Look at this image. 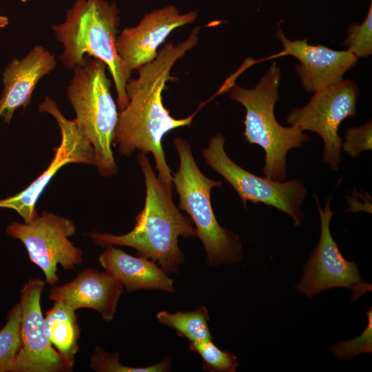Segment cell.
Instances as JSON below:
<instances>
[{"instance_id":"obj_1","label":"cell","mask_w":372,"mask_h":372,"mask_svg":"<svg viewBox=\"0 0 372 372\" xmlns=\"http://www.w3.org/2000/svg\"><path fill=\"white\" fill-rule=\"evenodd\" d=\"M199 32V27L194 28L185 41L165 44L153 61L138 69L137 78H130L126 84L128 104L118 114L112 140V145L121 155L129 157L136 150L151 153L158 177L169 187L173 186L172 174L162 139L174 129L191 125L196 113L174 118L163 104L162 92L171 79L174 63L197 45Z\"/></svg>"},{"instance_id":"obj_2","label":"cell","mask_w":372,"mask_h":372,"mask_svg":"<svg viewBox=\"0 0 372 372\" xmlns=\"http://www.w3.org/2000/svg\"><path fill=\"white\" fill-rule=\"evenodd\" d=\"M138 162L145 177L146 195L144 207L136 218L134 229L123 235L92 231L89 236L101 247L134 248L138 256L158 262L165 272H176L184 260L178 238L196 236V228L191 218L183 215L174 203L173 187L160 180L147 154L140 152Z\"/></svg>"},{"instance_id":"obj_3","label":"cell","mask_w":372,"mask_h":372,"mask_svg":"<svg viewBox=\"0 0 372 372\" xmlns=\"http://www.w3.org/2000/svg\"><path fill=\"white\" fill-rule=\"evenodd\" d=\"M119 10L115 2L107 0H76L65 20L53 24L52 31L63 46L62 64L72 70L82 64L87 56L105 63L114 80L117 105L122 111L128 104L126 84L131 72L116 48Z\"/></svg>"},{"instance_id":"obj_4","label":"cell","mask_w":372,"mask_h":372,"mask_svg":"<svg viewBox=\"0 0 372 372\" xmlns=\"http://www.w3.org/2000/svg\"><path fill=\"white\" fill-rule=\"evenodd\" d=\"M280 76V68L273 63L254 88L246 90L235 83L229 87L230 99L246 110V140L264 149L263 174L276 181H283L287 176L286 157L289 150L301 148L303 143L310 141L307 134L296 127L282 126L275 117Z\"/></svg>"},{"instance_id":"obj_5","label":"cell","mask_w":372,"mask_h":372,"mask_svg":"<svg viewBox=\"0 0 372 372\" xmlns=\"http://www.w3.org/2000/svg\"><path fill=\"white\" fill-rule=\"evenodd\" d=\"M173 143L179 156L178 169L172 175L179 196L178 209L185 211L195 225L207 264L216 267L240 261V237L218 223L211 203V190L221 187L222 181L210 179L201 172L186 140L176 137Z\"/></svg>"},{"instance_id":"obj_6","label":"cell","mask_w":372,"mask_h":372,"mask_svg":"<svg viewBox=\"0 0 372 372\" xmlns=\"http://www.w3.org/2000/svg\"><path fill=\"white\" fill-rule=\"evenodd\" d=\"M106 68L102 61L87 56L82 64L72 69L67 96L76 113L74 119L94 147L95 166L102 176L109 177L118 172L112 145L119 113Z\"/></svg>"},{"instance_id":"obj_7","label":"cell","mask_w":372,"mask_h":372,"mask_svg":"<svg viewBox=\"0 0 372 372\" xmlns=\"http://www.w3.org/2000/svg\"><path fill=\"white\" fill-rule=\"evenodd\" d=\"M225 142L221 134H215L203 149V155L207 164L235 189L245 208L247 201L272 206L291 216L294 226L300 225L304 219L300 206L307 194L302 181H276L250 173L228 156Z\"/></svg>"},{"instance_id":"obj_8","label":"cell","mask_w":372,"mask_h":372,"mask_svg":"<svg viewBox=\"0 0 372 372\" xmlns=\"http://www.w3.org/2000/svg\"><path fill=\"white\" fill-rule=\"evenodd\" d=\"M6 231L25 246L29 258L43 272L45 282L53 286L59 280L57 267L76 270L83 261V251L69 239L76 233L68 218L43 211L29 223L12 222Z\"/></svg>"},{"instance_id":"obj_9","label":"cell","mask_w":372,"mask_h":372,"mask_svg":"<svg viewBox=\"0 0 372 372\" xmlns=\"http://www.w3.org/2000/svg\"><path fill=\"white\" fill-rule=\"evenodd\" d=\"M359 94L358 85L351 80L322 88L314 92L302 108H293L287 118L291 126L317 133L324 143L323 161L333 171L341 163L342 138L338 135L340 123L356 115Z\"/></svg>"},{"instance_id":"obj_10","label":"cell","mask_w":372,"mask_h":372,"mask_svg":"<svg viewBox=\"0 0 372 372\" xmlns=\"http://www.w3.org/2000/svg\"><path fill=\"white\" fill-rule=\"evenodd\" d=\"M39 110L41 112L50 114L57 122L61 132V143L49 166L39 176L16 195L0 200V208L14 210L22 217L24 223H29L38 216L37 202L62 167L70 163L96 165L94 147L83 127L75 119L65 118L56 103L49 96L39 104Z\"/></svg>"},{"instance_id":"obj_11","label":"cell","mask_w":372,"mask_h":372,"mask_svg":"<svg viewBox=\"0 0 372 372\" xmlns=\"http://www.w3.org/2000/svg\"><path fill=\"white\" fill-rule=\"evenodd\" d=\"M314 198L320 219V236L304 265L301 281L296 289L311 298L326 289L345 287L352 291L353 300L360 298L371 291V285L362 281L355 262L343 257L331 234L330 221L335 214L330 207L331 196L326 200L324 209L316 194Z\"/></svg>"},{"instance_id":"obj_12","label":"cell","mask_w":372,"mask_h":372,"mask_svg":"<svg viewBox=\"0 0 372 372\" xmlns=\"http://www.w3.org/2000/svg\"><path fill=\"white\" fill-rule=\"evenodd\" d=\"M45 281L28 280L20 290L21 347L13 372H68L71 365L51 344L44 329L41 298Z\"/></svg>"},{"instance_id":"obj_13","label":"cell","mask_w":372,"mask_h":372,"mask_svg":"<svg viewBox=\"0 0 372 372\" xmlns=\"http://www.w3.org/2000/svg\"><path fill=\"white\" fill-rule=\"evenodd\" d=\"M197 16L196 11L180 14L173 6L154 10L117 35V52L129 71L138 70L156 58L158 48L174 29L192 23Z\"/></svg>"},{"instance_id":"obj_14","label":"cell","mask_w":372,"mask_h":372,"mask_svg":"<svg viewBox=\"0 0 372 372\" xmlns=\"http://www.w3.org/2000/svg\"><path fill=\"white\" fill-rule=\"evenodd\" d=\"M276 37L284 47L282 54L296 57L300 64L296 70L304 89L316 92L343 81L358 58L349 50L338 51L327 46L308 44L307 39L290 41L278 29Z\"/></svg>"},{"instance_id":"obj_15","label":"cell","mask_w":372,"mask_h":372,"mask_svg":"<svg viewBox=\"0 0 372 372\" xmlns=\"http://www.w3.org/2000/svg\"><path fill=\"white\" fill-rule=\"evenodd\" d=\"M122 284L108 273L86 268L70 282L54 286L49 300L76 311L87 308L98 311L106 322L113 320L123 293Z\"/></svg>"},{"instance_id":"obj_16","label":"cell","mask_w":372,"mask_h":372,"mask_svg":"<svg viewBox=\"0 0 372 372\" xmlns=\"http://www.w3.org/2000/svg\"><path fill=\"white\" fill-rule=\"evenodd\" d=\"M55 56L41 45H35L25 56L12 59L3 72V90L0 96V117L10 123L19 107L29 105L38 82L52 71Z\"/></svg>"},{"instance_id":"obj_17","label":"cell","mask_w":372,"mask_h":372,"mask_svg":"<svg viewBox=\"0 0 372 372\" xmlns=\"http://www.w3.org/2000/svg\"><path fill=\"white\" fill-rule=\"evenodd\" d=\"M105 248L99 261L107 273L122 284L126 292L139 289L174 291L173 280L153 260L131 256L115 246Z\"/></svg>"},{"instance_id":"obj_18","label":"cell","mask_w":372,"mask_h":372,"mask_svg":"<svg viewBox=\"0 0 372 372\" xmlns=\"http://www.w3.org/2000/svg\"><path fill=\"white\" fill-rule=\"evenodd\" d=\"M44 318L45 335L52 347L74 366L79 350L78 341L81 329L76 311L59 302H54Z\"/></svg>"},{"instance_id":"obj_19","label":"cell","mask_w":372,"mask_h":372,"mask_svg":"<svg viewBox=\"0 0 372 372\" xmlns=\"http://www.w3.org/2000/svg\"><path fill=\"white\" fill-rule=\"evenodd\" d=\"M156 317L160 323L174 329L180 336L185 337L190 342L212 340L207 324L208 310L204 306L188 312L162 311Z\"/></svg>"},{"instance_id":"obj_20","label":"cell","mask_w":372,"mask_h":372,"mask_svg":"<svg viewBox=\"0 0 372 372\" xmlns=\"http://www.w3.org/2000/svg\"><path fill=\"white\" fill-rule=\"evenodd\" d=\"M21 307L14 304L8 311L7 320L0 330V372H13L21 347Z\"/></svg>"},{"instance_id":"obj_21","label":"cell","mask_w":372,"mask_h":372,"mask_svg":"<svg viewBox=\"0 0 372 372\" xmlns=\"http://www.w3.org/2000/svg\"><path fill=\"white\" fill-rule=\"evenodd\" d=\"M89 365L96 372H165L171 369L172 358L167 357L161 362L149 366L132 367L120 362L118 353H108L103 348L96 347Z\"/></svg>"},{"instance_id":"obj_22","label":"cell","mask_w":372,"mask_h":372,"mask_svg":"<svg viewBox=\"0 0 372 372\" xmlns=\"http://www.w3.org/2000/svg\"><path fill=\"white\" fill-rule=\"evenodd\" d=\"M189 349L200 355L204 369L213 372H234L238 367L236 358L223 351L211 341L190 342Z\"/></svg>"},{"instance_id":"obj_23","label":"cell","mask_w":372,"mask_h":372,"mask_svg":"<svg viewBox=\"0 0 372 372\" xmlns=\"http://www.w3.org/2000/svg\"><path fill=\"white\" fill-rule=\"evenodd\" d=\"M344 44L358 59L367 57L372 52V3L367 15L360 24L354 23L348 28Z\"/></svg>"},{"instance_id":"obj_24","label":"cell","mask_w":372,"mask_h":372,"mask_svg":"<svg viewBox=\"0 0 372 372\" xmlns=\"http://www.w3.org/2000/svg\"><path fill=\"white\" fill-rule=\"evenodd\" d=\"M368 324L359 336L344 342L335 343L331 351L339 358L349 360L355 356L372 351V310L367 312Z\"/></svg>"},{"instance_id":"obj_25","label":"cell","mask_w":372,"mask_h":372,"mask_svg":"<svg viewBox=\"0 0 372 372\" xmlns=\"http://www.w3.org/2000/svg\"><path fill=\"white\" fill-rule=\"evenodd\" d=\"M345 141L342 143L344 152L351 157L358 158L361 152L372 149V124L367 121L358 127L346 130Z\"/></svg>"},{"instance_id":"obj_26","label":"cell","mask_w":372,"mask_h":372,"mask_svg":"<svg viewBox=\"0 0 372 372\" xmlns=\"http://www.w3.org/2000/svg\"><path fill=\"white\" fill-rule=\"evenodd\" d=\"M8 23V19L3 16H0V28H3Z\"/></svg>"},{"instance_id":"obj_27","label":"cell","mask_w":372,"mask_h":372,"mask_svg":"<svg viewBox=\"0 0 372 372\" xmlns=\"http://www.w3.org/2000/svg\"><path fill=\"white\" fill-rule=\"evenodd\" d=\"M21 1H23V2H25V1H27L28 0H21Z\"/></svg>"}]
</instances>
